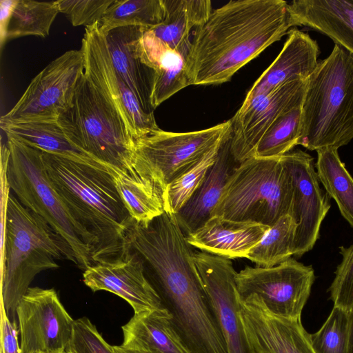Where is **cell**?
<instances>
[{
    "label": "cell",
    "mask_w": 353,
    "mask_h": 353,
    "mask_svg": "<svg viewBox=\"0 0 353 353\" xmlns=\"http://www.w3.org/2000/svg\"><path fill=\"white\" fill-rule=\"evenodd\" d=\"M125 244L142 259L147 279L191 353H228L194 263L192 246L175 214L165 212L147 225L134 221Z\"/></svg>",
    "instance_id": "1"
},
{
    "label": "cell",
    "mask_w": 353,
    "mask_h": 353,
    "mask_svg": "<svg viewBox=\"0 0 353 353\" xmlns=\"http://www.w3.org/2000/svg\"><path fill=\"white\" fill-rule=\"evenodd\" d=\"M292 27L283 0L230 1L195 30L185 57L190 85L229 81Z\"/></svg>",
    "instance_id": "2"
},
{
    "label": "cell",
    "mask_w": 353,
    "mask_h": 353,
    "mask_svg": "<svg viewBox=\"0 0 353 353\" xmlns=\"http://www.w3.org/2000/svg\"><path fill=\"white\" fill-rule=\"evenodd\" d=\"M43 161L50 180L71 216L95 241L93 264L119 256L125 250L126 233L134 221L109 168L94 160L43 150Z\"/></svg>",
    "instance_id": "3"
},
{
    "label": "cell",
    "mask_w": 353,
    "mask_h": 353,
    "mask_svg": "<svg viewBox=\"0 0 353 353\" xmlns=\"http://www.w3.org/2000/svg\"><path fill=\"white\" fill-rule=\"evenodd\" d=\"M77 264L70 246L39 215L10 192L1 241V309L17 321V306L41 272L59 268L56 260Z\"/></svg>",
    "instance_id": "4"
},
{
    "label": "cell",
    "mask_w": 353,
    "mask_h": 353,
    "mask_svg": "<svg viewBox=\"0 0 353 353\" xmlns=\"http://www.w3.org/2000/svg\"><path fill=\"white\" fill-rule=\"evenodd\" d=\"M353 139V55L334 44L306 81L298 145L339 148Z\"/></svg>",
    "instance_id": "5"
},
{
    "label": "cell",
    "mask_w": 353,
    "mask_h": 353,
    "mask_svg": "<svg viewBox=\"0 0 353 353\" xmlns=\"http://www.w3.org/2000/svg\"><path fill=\"white\" fill-rule=\"evenodd\" d=\"M6 136V176L10 190L65 241L73 252L76 265L85 270L93 264L95 241L74 221L55 190L45 168L43 150L12 134Z\"/></svg>",
    "instance_id": "6"
},
{
    "label": "cell",
    "mask_w": 353,
    "mask_h": 353,
    "mask_svg": "<svg viewBox=\"0 0 353 353\" xmlns=\"http://www.w3.org/2000/svg\"><path fill=\"white\" fill-rule=\"evenodd\" d=\"M57 123L68 141L108 168L135 170V140L114 108L83 73L70 107Z\"/></svg>",
    "instance_id": "7"
},
{
    "label": "cell",
    "mask_w": 353,
    "mask_h": 353,
    "mask_svg": "<svg viewBox=\"0 0 353 353\" xmlns=\"http://www.w3.org/2000/svg\"><path fill=\"white\" fill-rule=\"evenodd\" d=\"M293 196L292 179L282 156L252 157L235 167L212 216L271 227L291 214Z\"/></svg>",
    "instance_id": "8"
},
{
    "label": "cell",
    "mask_w": 353,
    "mask_h": 353,
    "mask_svg": "<svg viewBox=\"0 0 353 353\" xmlns=\"http://www.w3.org/2000/svg\"><path fill=\"white\" fill-rule=\"evenodd\" d=\"M83 73L81 50L64 52L32 79L14 106L1 116L0 124L57 122L70 107Z\"/></svg>",
    "instance_id": "9"
},
{
    "label": "cell",
    "mask_w": 353,
    "mask_h": 353,
    "mask_svg": "<svg viewBox=\"0 0 353 353\" xmlns=\"http://www.w3.org/2000/svg\"><path fill=\"white\" fill-rule=\"evenodd\" d=\"M315 280L312 265L290 257L270 268L246 266L235 275L240 301L257 296L272 314L300 319Z\"/></svg>",
    "instance_id": "10"
},
{
    "label": "cell",
    "mask_w": 353,
    "mask_h": 353,
    "mask_svg": "<svg viewBox=\"0 0 353 353\" xmlns=\"http://www.w3.org/2000/svg\"><path fill=\"white\" fill-rule=\"evenodd\" d=\"M232 132L231 119L192 132L158 129L135 140V155L159 172L168 185L211 150L228 141Z\"/></svg>",
    "instance_id": "11"
},
{
    "label": "cell",
    "mask_w": 353,
    "mask_h": 353,
    "mask_svg": "<svg viewBox=\"0 0 353 353\" xmlns=\"http://www.w3.org/2000/svg\"><path fill=\"white\" fill-rule=\"evenodd\" d=\"M84 57V73L120 115L137 140L159 129L154 114L146 113L119 75L111 62L100 22L85 27L80 48Z\"/></svg>",
    "instance_id": "12"
},
{
    "label": "cell",
    "mask_w": 353,
    "mask_h": 353,
    "mask_svg": "<svg viewBox=\"0 0 353 353\" xmlns=\"http://www.w3.org/2000/svg\"><path fill=\"white\" fill-rule=\"evenodd\" d=\"M21 353H63L71 341L74 320L56 291L30 287L17 308Z\"/></svg>",
    "instance_id": "13"
},
{
    "label": "cell",
    "mask_w": 353,
    "mask_h": 353,
    "mask_svg": "<svg viewBox=\"0 0 353 353\" xmlns=\"http://www.w3.org/2000/svg\"><path fill=\"white\" fill-rule=\"evenodd\" d=\"M293 181L291 216L297 223L293 256L301 257L310 251L319 238L321 223L330 208V197L320 187L314 158L301 150L282 156Z\"/></svg>",
    "instance_id": "14"
},
{
    "label": "cell",
    "mask_w": 353,
    "mask_h": 353,
    "mask_svg": "<svg viewBox=\"0 0 353 353\" xmlns=\"http://www.w3.org/2000/svg\"><path fill=\"white\" fill-rule=\"evenodd\" d=\"M306 81L286 83L272 92L244 99L231 119L230 152L235 162L240 164L255 156L269 128L285 110L303 99Z\"/></svg>",
    "instance_id": "15"
},
{
    "label": "cell",
    "mask_w": 353,
    "mask_h": 353,
    "mask_svg": "<svg viewBox=\"0 0 353 353\" xmlns=\"http://www.w3.org/2000/svg\"><path fill=\"white\" fill-rule=\"evenodd\" d=\"M194 260L214 307L228 353H255L241 322L235 282L236 272L231 259L196 251Z\"/></svg>",
    "instance_id": "16"
},
{
    "label": "cell",
    "mask_w": 353,
    "mask_h": 353,
    "mask_svg": "<svg viewBox=\"0 0 353 353\" xmlns=\"http://www.w3.org/2000/svg\"><path fill=\"white\" fill-rule=\"evenodd\" d=\"M83 280L93 292L105 290L120 296L130 304L134 314L164 308L147 279L142 259L129 248L125 247L114 259L84 270Z\"/></svg>",
    "instance_id": "17"
},
{
    "label": "cell",
    "mask_w": 353,
    "mask_h": 353,
    "mask_svg": "<svg viewBox=\"0 0 353 353\" xmlns=\"http://www.w3.org/2000/svg\"><path fill=\"white\" fill-rule=\"evenodd\" d=\"M239 303L245 335L255 353H315L311 334L301 318L284 319L270 314L256 295Z\"/></svg>",
    "instance_id": "18"
},
{
    "label": "cell",
    "mask_w": 353,
    "mask_h": 353,
    "mask_svg": "<svg viewBox=\"0 0 353 353\" xmlns=\"http://www.w3.org/2000/svg\"><path fill=\"white\" fill-rule=\"evenodd\" d=\"M148 29L123 26L104 34L114 68L132 91L144 111L154 114L151 97L155 72L143 60L140 39Z\"/></svg>",
    "instance_id": "19"
},
{
    "label": "cell",
    "mask_w": 353,
    "mask_h": 353,
    "mask_svg": "<svg viewBox=\"0 0 353 353\" xmlns=\"http://www.w3.org/2000/svg\"><path fill=\"white\" fill-rule=\"evenodd\" d=\"M319 53L316 40L297 28L290 29L281 51L245 99L272 92L286 83L306 81L318 65Z\"/></svg>",
    "instance_id": "20"
},
{
    "label": "cell",
    "mask_w": 353,
    "mask_h": 353,
    "mask_svg": "<svg viewBox=\"0 0 353 353\" xmlns=\"http://www.w3.org/2000/svg\"><path fill=\"white\" fill-rule=\"evenodd\" d=\"M270 226L252 221H236L212 216L203 225L188 234V243L202 252L229 259L247 258Z\"/></svg>",
    "instance_id": "21"
},
{
    "label": "cell",
    "mask_w": 353,
    "mask_h": 353,
    "mask_svg": "<svg viewBox=\"0 0 353 353\" xmlns=\"http://www.w3.org/2000/svg\"><path fill=\"white\" fill-rule=\"evenodd\" d=\"M125 174L109 168L117 189L132 219L147 225L165 212L167 184L161 174L148 166L135 165Z\"/></svg>",
    "instance_id": "22"
},
{
    "label": "cell",
    "mask_w": 353,
    "mask_h": 353,
    "mask_svg": "<svg viewBox=\"0 0 353 353\" xmlns=\"http://www.w3.org/2000/svg\"><path fill=\"white\" fill-rule=\"evenodd\" d=\"M288 10L292 27L315 30L353 55V0H296Z\"/></svg>",
    "instance_id": "23"
},
{
    "label": "cell",
    "mask_w": 353,
    "mask_h": 353,
    "mask_svg": "<svg viewBox=\"0 0 353 353\" xmlns=\"http://www.w3.org/2000/svg\"><path fill=\"white\" fill-rule=\"evenodd\" d=\"M234 161L230 152V139L221 147L215 163L201 185L175 214L185 236L196 230L211 217L223 190L235 168Z\"/></svg>",
    "instance_id": "24"
},
{
    "label": "cell",
    "mask_w": 353,
    "mask_h": 353,
    "mask_svg": "<svg viewBox=\"0 0 353 353\" xmlns=\"http://www.w3.org/2000/svg\"><path fill=\"white\" fill-rule=\"evenodd\" d=\"M143 61L155 72L151 103L155 110L179 90L190 85L184 57L154 35L145 30L140 39Z\"/></svg>",
    "instance_id": "25"
},
{
    "label": "cell",
    "mask_w": 353,
    "mask_h": 353,
    "mask_svg": "<svg viewBox=\"0 0 353 353\" xmlns=\"http://www.w3.org/2000/svg\"><path fill=\"white\" fill-rule=\"evenodd\" d=\"M165 309L134 314L122 326V346L157 353H191L172 327Z\"/></svg>",
    "instance_id": "26"
},
{
    "label": "cell",
    "mask_w": 353,
    "mask_h": 353,
    "mask_svg": "<svg viewBox=\"0 0 353 353\" xmlns=\"http://www.w3.org/2000/svg\"><path fill=\"white\" fill-rule=\"evenodd\" d=\"M164 18L150 30L185 59L191 41L190 32L197 29L212 12L210 0H161Z\"/></svg>",
    "instance_id": "27"
},
{
    "label": "cell",
    "mask_w": 353,
    "mask_h": 353,
    "mask_svg": "<svg viewBox=\"0 0 353 353\" xmlns=\"http://www.w3.org/2000/svg\"><path fill=\"white\" fill-rule=\"evenodd\" d=\"M316 152L315 168L319 181L353 228V178L341 161L338 149L323 148Z\"/></svg>",
    "instance_id": "28"
},
{
    "label": "cell",
    "mask_w": 353,
    "mask_h": 353,
    "mask_svg": "<svg viewBox=\"0 0 353 353\" xmlns=\"http://www.w3.org/2000/svg\"><path fill=\"white\" fill-rule=\"evenodd\" d=\"M0 126L6 134L15 136L45 152L97 161L72 144L57 121L14 123Z\"/></svg>",
    "instance_id": "29"
},
{
    "label": "cell",
    "mask_w": 353,
    "mask_h": 353,
    "mask_svg": "<svg viewBox=\"0 0 353 353\" xmlns=\"http://www.w3.org/2000/svg\"><path fill=\"white\" fill-rule=\"evenodd\" d=\"M59 12L57 1L17 0L8 23L6 41L26 36L46 37Z\"/></svg>",
    "instance_id": "30"
},
{
    "label": "cell",
    "mask_w": 353,
    "mask_h": 353,
    "mask_svg": "<svg viewBox=\"0 0 353 353\" xmlns=\"http://www.w3.org/2000/svg\"><path fill=\"white\" fill-rule=\"evenodd\" d=\"M297 223L290 214L281 216L261 241L253 248L247 259L259 267L270 268L293 256Z\"/></svg>",
    "instance_id": "31"
},
{
    "label": "cell",
    "mask_w": 353,
    "mask_h": 353,
    "mask_svg": "<svg viewBox=\"0 0 353 353\" xmlns=\"http://www.w3.org/2000/svg\"><path fill=\"white\" fill-rule=\"evenodd\" d=\"M164 18L161 0H114L100 21L105 34L123 26H141L150 30Z\"/></svg>",
    "instance_id": "32"
},
{
    "label": "cell",
    "mask_w": 353,
    "mask_h": 353,
    "mask_svg": "<svg viewBox=\"0 0 353 353\" xmlns=\"http://www.w3.org/2000/svg\"><path fill=\"white\" fill-rule=\"evenodd\" d=\"M302 101L289 107L276 119L261 139L254 157H281L298 145Z\"/></svg>",
    "instance_id": "33"
},
{
    "label": "cell",
    "mask_w": 353,
    "mask_h": 353,
    "mask_svg": "<svg viewBox=\"0 0 353 353\" xmlns=\"http://www.w3.org/2000/svg\"><path fill=\"white\" fill-rule=\"evenodd\" d=\"M224 144L211 150L199 162L168 185L165 212L176 214L185 205L215 163L219 151Z\"/></svg>",
    "instance_id": "34"
},
{
    "label": "cell",
    "mask_w": 353,
    "mask_h": 353,
    "mask_svg": "<svg viewBox=\"0 0 353 353\" xmlns=\"http://www.w3.org/2000/svg\"><path fill=\"white\" fill-rule=\"evenodd\" d=\"M311 339L315 353H348L350 312L334 306L321 327L311 334Z\"/></svg>",
    "instance_id": "35"
},
{
    "label": "cell",
    "mask_w": 353,
    "mask_h": 353,
    "mask_svg": "<svg viewBox=\"0 0 353 353\" xmlns=\"http://www.w3.org/2000/svg\"><path fill=\"white\" fill-rule=\"evenodd\" d=\"M339 250L342 259L328 292L334 306L350 312L353 310V243L340 246Z\"/></svg>",
    "instance_id": "36"
},
{
    "label": "cell",
    "mask_w": 353,
    "mask_h": 353,
    "mask_svg": "<svg viewBox=\"0 0 353 353\" xmlns=\"http://www.w3.org/2000/svg\"><path fill=\"white\" fill-rule=\"evenodd\" d=\"M67 353H114L91 321L84 316L74 320Z\"/></svg>",
    "instance_id": "37"
},
{
    "label": "cell",
    "mask_w": 353,
    "mask_h": 353,
    "mask_svg": "<svg viewBox=\"0 0 353 353\" xmlns=\"http://www.w3.org/2000/svg\"><path fill=\"white\" fill-rule=\"evenodd\" d=\"M114 0H58L59 12L64 14L74 26L85 27L100 22Z\"/></svg>",
    "instance_id": "38"
},
{
    "label": "cell",
    "mask_w": 353,
    "mask_h": 353,
    "mask_svg": "<svg viewBox=\"0 0 353 353\" xmlns=\"http://www.w3.org/2000/svg\"><path fill=\"white\" fill-rule=\"evenodd\" d=\"M19 327L1 309V353H21L18 341Z\"/></svg>",
    "instance_id": "39"
},
{
    "label": "cell",
    "mask_w": 353,
    "mask_h": 353,
    "mask_svg": "<svg viewBox=\"0 0 353 353\" xmlns=\"http://www.w3.org/2000/svg\"><path fill=\"white\" fill-rule=\"evenodd\" d=\"M16 3L17 0L0 1V43L1 49L6 42L7 29L12 10Z\"/></svg>",
    "instance_id": "40"
},
{
    "label": "cell",
    "mask_w": 353,
    "mask_h": 353,
    "mask_svg": "<svg viewBox=\"0 0 353 353\" xmlns=\"http://www.w3.org/2000/svg\"><path fill=\"white\" fill-rule=\"evenodd\" d=\"M112 349L114 353H157L152 351L144 350L130 349L121 345H114Z\"/></svg>",
    "instance_id": "41"
},
{
    "label": "cell",
    "mask_w": 353,
    "mask_h": 353,
    "mask_svg": "<svg viewBox=\"0 0 353 353\" xmlns=\"http://www.w3.org/2000/svg\"><path fill=\"white\" fill-rule=\"evenodd\" d=\"M348 353H353V310L350 312V343Z\"/></svg>",
    "instance_id": "42"
},
{
    "label": "cell",
    "mask_w": 353,
    "mask_h": 353,
    "mask_svg": "<svg viewBox=\"0 0 353 353\" xmlns=\"http://www.w3.org/2000/svg\"><path fill=\"white\" fill-rule=\"evenodd\" d=\"M63 353H67V352H63Z\"/></svg>",
    "instance_id": "43"
}]
</instances>
